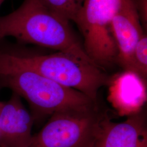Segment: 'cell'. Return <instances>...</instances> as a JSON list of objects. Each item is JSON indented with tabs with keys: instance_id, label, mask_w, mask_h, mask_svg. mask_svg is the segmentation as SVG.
Here are the masks:
<instances>
[{
	"instance_id": "cell-1",
	"label": "cell",
	"mask_w": 147,
	"mask_h": 147,
	"mask_svg": "<svg viewBox=\"0 0 147 147\" xmlns=\"http://www.w3.org/2000/svg\"><path fill=\"white\" fill-rule=\"evenodd\" d=\"M69 22L39 0H24L16 11L0 16V40L13 37L21 42L92 61L75 37Z\"/></svg>"
},
{
	"instance_id": "cell-2",
	"label": "cell",
	"mask_w": 147,
	"mask_h": 147,
	"mask_svg": "<svg viewBox=\"0 0 147 147\" xmlns=\"http://www.w3.org/2000/svg\"><path fill=\"white\" fill-rule=\"evenodd\" d=\"M8 88L26 100L34 120L64 111L89 109L97 104L24 66L0 59V89Z\"/></svg>"
},
{
	"instance_id": "cell-3",
	"label": "cell",
	"mask_w": 147,
	"mask_h": 147,
	"mask_svg": "<svg viewBox=\"0 0 147 147\" xmlns=\"http://www.w3.org/2000/svg\"><path fill=\"white\" fill-rule=\"evenodd\" d=\"M0 59L31 69L60 85L84 94L96 104L99 89L110 80L94 62L68 53L22 55L0 51Z\"/></svg>"
},
{
	"instance_id": "cell-4",
	"label": "cell",
	"mask_w": 147,
	"mask_h": 147,
	"mask_svg": "<svg viewBox=\"0 0 147 147\" xmlns=\"http://www.w3.org/2000/svg\"><path fill=\"white\" fill-rule=\"evenodd\" d=\"M121 0H85L73 21L84 38V49L101 68L116 62L118 50L111 23Z\"/></svg>"
},
{
	"instance_id": "cell-5",
	"label": "cell",
	"mask_w": 147,
	"mask_h": 147,
	"mask_svg": "<svg viewBox=\"0 0 147 147\" xmlns=\"http://www.w3.org/2000/svg\"><path fill=\"white\" fill-rule=\"evenodd\" d=\"M102 115L97 106L56 112L33 135L30 147H92Z\"/></svg>"
},
{
	"instance_id": "cell-6",
	"label": "cell",
	"mask_w": 147,
	"mask_h": 147,
	"mask_svg": "<svg viewBox=\"0 0 147 147\" xmlns=\"http://www.w3.org/2000/svg\"><path fill=\"white\" fill-rule=\"evenodd\" d=\"M92 147H147L145 113L141 111L118 123L102 115Z\"/></svg>"
},
{
	"instance_id": "cell-7",
	"label": "cell",
	"mask_w": 147,
	"mask_h": 147,
	"mask_svg": "<svg viewBox=\"0 0 147 147\" xmlns=\"http://www.w3.org/2000/svg\"><path fill=\"white\" fill-rule=\"evenodd\" d=\"M111 32L118 50L116 63L124 70L135 72L133 53L144 30L132 0H121L112 21Z\"/></svg>"
},
{
	"instance_id": "cell-8",
	"label": "cell",
	"mask_w": 147,
	"mask_h": 147,
	"mask_svg": "<svg viewBox=\"0 0 147 147\" xmlns=\"http://www.w3.org/2000/svg\"><path fill=\"white\" fill-rule=\"evenodd\" d=\"M34 121L21 98L12 92L9 100L0 102V147H30Z\"/></svg>"
},
{
	"instance_id": "cell-9",
	"label": "cell",
	"mask_w": 147,
	"mask_h": 147,
	"mask_svg": "<svg viewBox=\"0 0 147 147\" xmlns=\"http://www.w3.org/2000/svg\"><path fill=\"white\" fill-rule=\"evenodd\" d=\"M109 98L121 116L140 112L147 101L146 80L131 71L124 70L109 80Z\"/></svg>"
},
{
	"instance_id": "cell-10",
	"label": "cell",
	"mask_w": 147,
	"mask_h": 147,
	"mask_svg": "<svg viewBox=\"0 0 147 147\" xmlns=\"http://www.w3.org/2000/svg\"><path fill=\"white\" fill-rule=\"evenodd\" d=\"M50 11L73 21L79 7L74 0H39Z\"/></svg>"
},
{
	"instance_id": "cell-11",
	"label": "cell",
	"mask_w": 147,
	"mask_h": 147,
	"mask_svg": "<svg viewBox=\"0 0 147 147\" xmlns=\"http://www.w3.org/2000/svg\"><path fill=\"white\" fill-rule=\"evenodd\" d=\"M147 36L144 33L137 43L133 53V65L135 72L147 80Z\"/></svg>"
},
{
	"instance_id": "cell-12",
	"label": "cell",
	"mask_w": 147,
	"mask_h": 147,
	"mask_svg": "<svg viewBox=\"0 0 147 147\" xmlns=\"http://www.w3.org/2000/svg\"><path fill=\"white\" fill-rule=\"evenodd\" d=\"M143 30L147 31V0H132Z\"/></svg>"
},
{
	"instance_id": "cell-13",
	"label": "cell",
	"mask_w": 147,
	"mask_h": 147,
	"mask_svg": "<svg viewBox=\"0 0 147 147\" xmlns=\"http://www.w3.org/2000/svg\"><path fill=\"white\" fill-rule=\"evenodd\" d=\"M85 0H74V1L75 2V3H76V5L79 6L80 8V7L83 4V3L84 2Z\"/></svg>"
},
{
	"instance_id": "cell-14",
	"label": "cell",
	"mask_w": 147,
	"mask_h": 147,
	"mask_svg": "<svg viewBox=\"0 0 147 147\" xmlns=\"http://www.w3.org/2000/svg\"><path fill=\"white\" fill-rule=\"evenodd\" d=\"M5 0H0V5H1V4L5 1Z\"/></svg>"
}]
</instances>
